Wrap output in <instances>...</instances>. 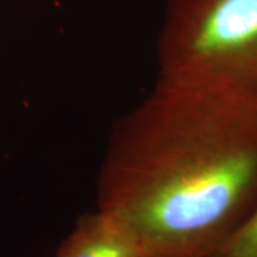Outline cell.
Wrapping results in <instances>:
<instances>
[{
    "mask_svg": "<svg viewBox=\"0 0 257 257\" xmlns=\"http://www.w3.org/2000/svg\"><path fill=\"white\" fill-rule=\"evenodd\" d=\"M96 201L142 257H214L257 208V115L156 80L112 128Z\"/></svg>",
    "mask_w": 257,
    "mask_h": 257,
    "instance_id": "obj_1",
    "label": "cell"
},
{
    "mask_svg": "<svg viewBox=\"0 0 257 257\" xmlns=\"http://www.w3.org/2000/svg\"><path fill=\"white\" fill-rule=\"evenodd\" d=\"M159 81L257 115V0H169Z\"/></svg>",
    "mask_w": 257,
    "mask_h": 257,
    "instance_id": "obj_2",
    "label": "cell"
},
{
    "mask_svg": "<svg viewBox=\"0 0 257 257\" xmlns=\"http://www.w3.org/2000/svg\"><path fill=\"white\" fill-rule=\"evenodd\" d=\"M56 257H142V251L119 220L98 208L79 218Z\"/></svg>",
    "mask_w": 257,
    "mask_h": 257,
    "instance_id": "obj_3",
    "label": "cell"
},
{
    "mask_svg": "<svg viewBox=\"0 0 257 257\" xmlns=\"http://www.w3.org/2000/svg\"><path fill=\"white\" fill-rule=\"evenodd\" d=\"M214 257H257V208L231 234Z\"/></svg>",
    "mask_w": 257,
    "mask_h": 257,
    "instance_id": "obj_4",
    "label": "cell"
}]
</instances>
